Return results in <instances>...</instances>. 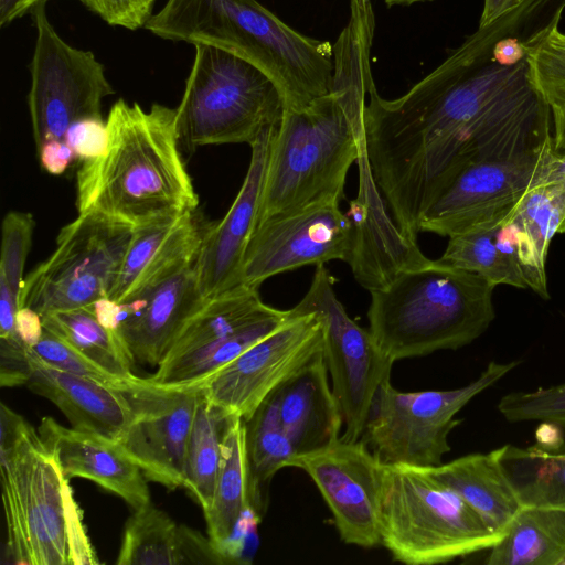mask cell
<instances>
[{"mask_svg": "<svg viewBox=\"0 0 565 565\" xmlns=\"http://www.w3.org/2000/svg\"><path fill=\"white\" fill-rule=\"evenodd\" d=\"M82 3H84L85 0H79Z\"/></svg>", "mask_w": 565, "mask_h": 565, "instance_id": "obj_51", "label": "cell"}, {"mask_svg": "<svg viewBox=\"0 0 565 565\" xmlns=\"http://www.w3.org/2000/svg\"><path fill=\"white\" fill-rule=\"evenodd\" d=\"M203 301L191 266L127 302L102 298L93 309L118 334L135 364L158 366L184 321Z\"/></svg>", "mask_w": 565, "mask_h": 565, "instance_id": "obj_18", "label": "cell"}, {"mask_svg": "<svg viewBox=\"0 0 565 565\" xmlns=\"http://www.w3.org/2000/svg\"><path fill=\"white\" fill-rule=\"evenodd\" d=\"M194 61L175 108L180 142L188 150L224 143L249 146L276 127L286 108L274 81L223 49L194 44Z\"/></svg>", "mask_w": 565, "mask_h": 565, "instance_id": "obj_8", "label": "cell"}, {"mask_svg": "<svg viewBox=\"0 0 565 565\" xmlns=\"http://www.w3.org/2000/svg\"><path fill=\"white\" fill-rule=\"evenodd\" d=\"M26 345L21 340L1 339L0 382L1 386L25 385L28 377Z\"/></svg>", "mask_w": 565, "mask_h": 565, "instance_id": "obj_43", "label": "cell"}, {"mask_svg": "<svg viewBox=\"0 0 565 565\" xmlns=\"http://www.w3.org/2000/svg\"><path fill=\"white\" fill-rule=\"evenodd\" d=\"M290 311L295 315L315 313L320 319L323 355L344 420L340 438L359 440L376 392L391 377L394 362L382 352L370 330L347 313L324 264L316 266L307 292Z\"/></svg>", "mask_w": 565, "mask_h": 565, "instance_id": "obj_12", "label": "cell"}, {"mask_svg": "<svg viewBox=\"0 0 565 565\" xmlns=\"http://www.w3.org/2000/svg\"><path fill=\"white\" fill-rule=\"evenodd\" d=\"M498 409L511 423L539 420L565 429V383L501 397Z\"/></svg>", "mask_w": 565, "mask_h": 565, "instance_id": "obj_37", "label": "cell"}, {"mask_svg": "<svg viewBox=\"0 0 565 565\" xmlns=\"http://www.w3.org/2000/svg\"><path fill=\"white\" fill-rule=\"evenodd\" d=\"M488 565H565V503L522 504Z\"/></svg>", "mask_w": 565, "mask_h": 565, "instance_id": "obj_27", "label": "cell"}, {"mask_svg": "<svg viewBox=\"0 0 565 565\" xmlns=\"http://www.w3.org/2000/svg\"><path fill=\"white\" fill-rule=\"evenodd\" d=\"M564 452H565V450H564Z\"/></svg>", "mask_w": 565, "mask_h": 565, "instance_id": "obj_52", "label": "cell"}, {"mask_svg": "<svg viewBox=\"0 0 565 565\" xmlns=\"http://www.w3.org/2000/svg\"><path fill=\"white\" fill-rule=\"evenodd\" d=\"M132 231L78 214L61 228L53 253L24 278L19 308L29 307L43 317L107 298Z\"/></svg>", "mask_w": 565, "mask_h": 565, "instance_id": "obj_10", "label": "cell"}, {"mask_svg": "<svg viewBox=\"0 0 565 565\" xmlns=\"http://www.w3.org/2000/svg\"><path fill=\"white\" fill-rule=\"evenodd\" d=\"M15 332L26 347H33L43 332L41 316L29 307L19 308L15 313Z\"/></svg>", "mask_w": 565, "mask_h": 565, "instance_id": "obj_46", "label": "cell"}, {"mask_svg": "<svg viewBox=\"0 0 565 565\" xmlns=\"http://www.w3.org/2000/svg\"><path fill=\"white\" fill-rule=\"evenodd\" d=\"M0 409V471L9 562L98 564L68 479L38 430L4 403Z\"/></svg>", "mask_w": 565, "mask_h": 565, "instance_id": "obj_6", "label": "cell"}, {"mask_svg": "<svg viewBox=\"0 0 565 565\" xmlns=\"http://www.w3.org/2000/svg\"><path fill=\"white\" fill-rule=\"evenodd\" d=\"M130 408L117 443L147 480L174 490L183 487L184 457L199 388L174 387L132 375L117 385Z\"/></svg>", "mask_w": 565, "mask_h": 565, "instance_id": "obj_16", "label": "cell"}, {"mask_svg": "<svg viewBox=\"0 0 565 565\" xmlns=\"http://www.w3.org/2000/svg\"><path fill=\"white\" fill-rule=\"evenodd\" d=\"M38 433L66 479L94 481L134 510L150 503L147 478L116 440L65 427L49 416Z\"/></svg>", "mask_w": 565, "mask_h": 565, "instance_id": "obj_20", "label": "cell"}, {"mask_svg": "<svg viewBox=\"0 0 565 565\" xmlns=\"http://www.w3.org/2000/svg\"><path fill=\"white\" fill-rule=\"evenodd\" d=\"M358 225L323 201L267 218L255 226L242 266V285L259 288L268 278L306 265L343 260L352 265Z\"/></svg>", "mask_w": 565, "mask_h": 565, "instance_id": "obj_14", "label": "cell"}, {"mask_svg": "<svg viewBox=\"0 0 565 565\" xmlns=\"http://www.w3.org/2000/svg\"><path fill=\"white\" fill-rule=\"evenodd\" d=\"M534 83L551 108L565 106V33L559 29L532 53Z\"/></svg>", "mask_w": 565, "mask_h": 565, "instance_id": "obj_38", "label": "cell"}, {"mask_svg": "<svg viewBox=\"0 0 565 565\" xmlns=\"http://www.w3.org/2000/svg\"><path fill=\"white\" fill-rule=\"evenodd\" d=\"M545 180L554 193L561 213L558 234H565V153L555 151Z\"/></svg>", "mask_w": 565, "mask_h": 565, "instance_id": "obj_45", "label": "cell"}, {"mask_svg": "<svg viewBox=\"0 0 565 565\" xmlns=\"http://www.w3.org/2000/svg\"><path fill=\"white\" fill-rule=\"evenodd\" d=\"M554 149L565 153V106L551 108Z\"/></svg>", "mask_w": 565, "mask_h": 565, "instance_id": "obj_49", "label": "cell"}, {"mask_svg": "<svg viewBox=\"0 0 565 565\" xmlns=\"http://www.w3.org/2000/svg\"><path fill=\"white\" fill-rule=\"evenodd\" d=\"M322 350L323 330L318 316L290 311L280 327L196 387L212 403L246 422L268 396Z\"/></svg>", "mask_w": 565, "mask_h": 565, "instance_id": "obj_15", "label": "cell"}, {"mask_svg": "<svg viewBox=\"0 0 565 565\" xmlns=\"http://www.w3.org/2000/svg\"><path fill=\"white\" fill-rule=\"evenodd\" d=\"M118 565L225 564L210 539L175 523L151 502L127 520Z\"/></svg>", "mask_w": 565, "mask_h": 565, "instance_id": "obj_24", "label": "cell"}, {"mask_svg": "<svg viewBox=\"0 0 565 565\" xmlns=\"http://www.w3.org/2000/svg\"><path fill=\"white\" fill-rule=\"evenodd\" d=\"M374 28L371 2L351 0L349 22L333 44L330 92L301 109L285 108L275 129L257 224L344 199L349 169L364 154V110L375 85L370 63Z\"/></svg>", "mask_w": 565, "mask_h": 565, "instance_id": "obj_2", "label": "cell"}, {"mask_svg": "<svg viewBox=\"0 0 565 565\" xmlns=\"http://www.w3.org/2000/svg\"><path fill=\"white\" fill-rule=\"evenodd\" d=\"M290 317V310L268 307L263 313L221 339L166 359L148 382L174 387H196Z\"/></svg>", "mask_w": 565, "mask_h": 565, "instance_id": "obj_26", "label": "cell"}, {"mask_svg": "<svg viewBox=\"0 0 565 565\" xmlns=\"http://www.w3.org/2000/svg\"><path fill=\"white\" fill-rule=\"evenodd\" d=\"M281 424L297 454L324 447L341 435L342 411L328 380L323 350L275 391Z\"/></svg>", "mask_w": 565, "mask_h": 565, "instance_id": "obj_23", "label": "cell"}, {"mask_svg": "<svg viewBox=\"0 0 565 565\" xmlns=\"http://www.w3.org/2000/svg\"><path fill=\"white\" fill-rule=\"evenodd\" d=\"M105 149L76 172L78 214L137 230L195 212L199 196L181 153L175 109L118 99Z\"/></svg>", "mask_w": 565, "mask_h": 565, "instance_id": "obj_3", "label": "cell"}, {"mask_svg": "<svg viewBox=\"0 0 565 565\" xmlns=\"http://www.w3.org/2000/svg\"><path fill=\"white\" fill-rule=\"evenodd\" d=\"M65 141L82 161L97 157L107 141L106 121L88 119L74 125L66 134Z\"/></svg>", "mask_w": 565, "mask_h": 565, "instance_id": "obj_42", "label": "cell"}, {"mask_svg": "<svg viewBox=\"0 0 565 565\" xmlns=\"http://www.w3.org/2000/svg\"><path fill=\"white\" fill-rule=\"evenodd\" d=\"M424 468L455 490L502 536L523 504L500 460L498 449L487 454H469Z\"/></svg>", "mask_w": 565, "mask_h": 565, "instance_id": "obj_25", "label": "cell"}, {"mask_svg": "<svg viewBox=\"0 0 565 565\" xmlns=\"http://www.w3.org/2000/svg\"><path fill=\"white\" fill-rule=\"evenodd\" d=\"M203 234L195 212L134 230L107 298L127 302L193 266Z\"/></svg>", "mask_w": 565, "mask_h": 565, "instance_id": "obj_21", "label": "cell"}, {"mask_svg": "<svg viewBox=\"0 0 565 565\" xmlns=\"http://www.w3.org/2000/svg\"><path fill=\"white\" fill-rule=\"evenodd\" d=\"M156 0H85L84 6L111 26L131 31L145 28Z\"/></svg>", "mask_w": 565, "mask_h": 565, "instance_id": "obj_40", "label": "cell"}, {"mask_svg": "<svg viewBox=\"0 0 565 565\" xmlns=\"http://www.w3.org/2000/svg\"><path fill=\"white\" fill-rule=\"evenodd\" d=\"M507 221L476 226L449 236L439 260L478 274L494 286L529 288L512 239L503 227Z\"/></svg>", "mask_w": 565, "mask_h": 565, "instance_id": "obj_30", "label": "cell"}, {"mask_svg": "<svg viewBox=\"0 0 565 565\" xmlns=\"http://www.w3.org/2000/svg\"><path fill=\"white\" fill-rule=\"evenodd\" d=\"M550 114L530 49L481 28L401 97L384 99L371 87L363 158L395 225L416 239L424 212L455 173Z\"/></svg>", "mask_w": 565, "mask_h": 565, "instance_id": "obj_1", "label": "cell"}, {"mask_svg": "<svg viewBox=\"0 0 565 565\" xmlns=\"http://www.w3.org/2000/svg\"><path fill=\"white\" fill-rule=\"evenodd\" d=\"M520 363L491 361L475 381L454 390L401 392L386 379L361 438L382 462L438 466L450 451V431L461 422L455 418L457 413Z\"/></svg>", "mask_w": 565, "mask_h": 565, "instance_id": "obj_9", "label": "cell"}, {"mask_svg": "<svg viewBox=\"0 0 565 565\" xmlns=\"http://www.w3.org/2000/svg\"><path fill=\"white\" fill-rule=\"evenodd\" d=\"M276 127L264 130L250 145L249 166L234 202L221 221L204 231L193 264L204 299L242 285L243 259L257 224Z\"/></svg>", "mask_w": 565, "mask_h": 565, "instance_id": "obj_19", "label": "cell"}, {"mask_svg": "<svg viewBox=\"0 0 565 565\" xmlns=\"http://www.w3.org/2000/svg\"><path fill=\"white\" fill-rule=\"evenodd\" d=\"M262 514L249 504L239 516L228 539L218 548L225 564H249L258 545L257 527Z\"/></svg>", "mask_w": 565, "mask_h": 565, "instance_id": "obj_41", "label": "cell"}, {"mask_svg": "<svg viewBox=\"0 0 565 565\" xmlns=\"http://www.w3.org/2000/svg\"><path fill=\"white\" fill-rule=\"evenodd\" d=\"M425 1H433V0H385V3L387 7H394V6H411L416 2H425Z\"/></svg>", "mask_w": 565, "mask_h": 565, "instance_id": "obj_50", "label": "cell"}, {"mask_svg": "<svg viewBox=\"0 0 565 565\" xmlns=\"http://www.w3.org/2000/svg\"><path fill=\"white\" fill-rule=\"evenodd\" d=\"M379 457L362 440H338L296 454L287 467L306 471L331 510L343 542L361 547L381 544Z\"/></svg>", "mask_w": 565, "mask_h": 565, "instance_id": "obj_17", "label": "cell"}, {"mask_svg": "<svg viewBox=\"0 0 565 565\" xmlns=\"http://www.w3.org/2000/svg\"><path fill=\"white\" fill-rule=\"evenodd\" d=\"M43 327L119 379L134 375L135 362L118 334L97 318L93 305L45 315Z\"/></svg>", "mask_w": 565, "mask_h": 565, "instance_id": "obj_34", "label": "cell"}, {"mask_svg": "<svg viewBox=\"0 0 565 565\" xmlns=\"http://www.w3.org/2000/svg\"><path fill=\"white\" fill-rule=\"evenodd\" d=\"M249 504L246 427L234 416L224 435L212 502L204 512L209 539L217 551Z\"/></svg>", "mask_w": 565, "mask_h": 565, "instance_id": "obj_29", "label": "cell"}, {"mask_svg": "<svg viewBox=\"0 0 565 565\" xmlns=\"http://www.w3.org/2000/svg\"><path fill=\"white\" fill-rule=\"evenodd\" d=\"M250 504L263 513V488L297 454L278 412L275 392L245 422Z\"/></svg>", "mask_w": 565, "mask_h": 565, "instance_id": "obj_33", "label": "cell"}, {"mask_svg": "<svg viewBox=\"0 0 565 565\" xmlns=\"http://www.w3.org/2000/svg\"><path fill=\"white\" fill-rule=\"evenodd\" d=\"M38 151L43 170L50 174H62L75 157L73 149L63 140L45 142Z\"/></svg>", "mask_w": 565, "mask_h": 565, "instance_id": "obj_44", "label": "cell"}, {"mask_svg": "<svg viewBox=\"0 0 565 565\" xmlns=\"http://www.w3.org/2000/svg\"><path fill=\"white\" fill-rule=\"evenodd\" d=\"M145 29L243 57L274 81L286 108L301 109L332 86L333 44L299 33L256 0H167Z\"/></svg>", "mask_w": 565, "mask_h": 565, "instance_id": "obj_4", "label": "cell"}, {"mask_svg": "<svg viewBox=\"0 0 565 565\" xmlns=\"http://www.w3.org/2000/svg\"><path fill=\"white\" fill-rule=\"evenodd\" d=\"M199 388L184 457L183 488L205 512L212 502L224 435L234 415L212 403Z\"/></svg>", "mask_w": 565, "mask_h": 565, "instance_id": "obj_32", "label": "cell"}, {"mask_svg": "<svg viewBox=\"0 0 565 565\" xmlns=\"http://www.w3.org/2000/svg\"><path fill=\"white\" fill-rule=\"evenodd\" d=\"M495 287L478 274L422 255L370 290L369 330L393 362L457 350L494 320Z\"/></svg>", "mask_w": 565, "mask_h": 565, "instance_id": "obj_5", "label": "cell"}, {"mask_svg": "<svg viewBox=\"0 0 565 565\" xmlns=\"http://www.w3.org/2000/svg\"><path fill=\"white\" fill-rule=\"evenodd\" d=\"M43 362L60 371L92 379L108 385L117 386L121 380L111 375L65 340L43 327L39 341L29 347Z\"/></svg>", "mask_w": 565, "mask_h": 565, "instance_id": "obj_39", "label": "cell"}, {"mask_svg": "<svg viewBox=\"0 0 565 565\" xmlns=\"http://www.w3.org/2000/svg\"><path fill=\"white\" fill-rule=\"evenodd\" d=\"M46 1L30 12L36 30L28 94L35 148L63 140L76 124L102 118L103 99L115 94L104 65L90 51L66 43L51 24Z\"/></svg>", "mask_w": 565, "mask_h": 565, "instance_id": "obj_11", "label": "cell"}, {"mask_svg": "<svg viewBox=\"0 0 565 565\" xmlns=\"http://www.w3.org/2000/svg\"><path fill=\"white\" fill-rule=\"evenodd\" d=\"M559 225L558 204L546 180L524 196L504 223L527 287L544 299L550 298L545 269L548 247Z\"/></svg>", "mask_w": 565, "mask_h": 565, "instance_id": "obj_28", "label": "cell"}, {"mask_svg": "<svg viewBox=\"0 0 565 565\" xmlns=\"http://www.w3.org/2000/svg\"><path fill=\"white\" fill-rule=\"evenodd\" d=\"M379 518L381 544L407 565L446 563L502 539L424 467L382 462Z\"/></svg>", "mask_w": 565, "mask_h": 565, "instance_id": "obj_7", "label": "cell"}, {"mask_svg": "<svg viewBox=\"0 0 565 565\" xmlns=\"http://www.w3.org/2000/svg\"><path fill=\"white\" fill-rule=\"evenodd\" d=\"M47 0H0V25L6 26Z\"/></svg>", "mask_w": 565, "mask_h": 565, "instance_id": "obj_47", "label": "cell"}, {"mask_svg": "<svg viewBox=\"0 0 565 565\" xmlns=\"http://www.w3.org/2000/svg\"><path fill=\"white\" fill-rule=\"evenodd\" d=\"M522 0H483L479 25H484L518 7Z\"/></svg>", "mask_w": 565, "mask_h": 565, "instance_id": "obj_48", "label": "cell"}, {"mask_svg": "<svg viewBox=\"0 0 565 565\" xmlns=\"http://www.w3.org/2000/svg\"><path fill=\"white\" fill-rule=\"evenodd\" d=\"M35 221L30 213L11 211L2 221L0 255V291L19 301L24 265L31 247Z\"/></svg>", "mask_w": 565, "mask_h": 565, "instance_id": "obj_36", "label": "cell"}, {"mask_svg": "<svg viewBox=\"0 0 565 565\" xmlns=\"http://www.w3.org/2000/svg\"><path fill=\"white\" fill-rule=\"evenodd\" d=\"M554 153L552 137L537 147L462 167L424 212L419 232L449 237L509 220L524 196L546 179Z\"/></svg>", "mask_w": 565, "mask_h": 565, "instance_id": "obj_13", "label": "cell"}, {"mask_svg": "<svg viewBox=\"0 0 565 565\" xmlns=\"http://www.w3.org/2000/svg\"><path fill=\"white\" fill-rule=\"evenodd\" d=\"M523 504L565 503V452L541 445L497 448Z\"/></svg>", "mask_w": 565, "mask_h": 565, "instance_id": "obj_35", "label": "cell"}, {"mask_svg": "<svg viewBox=\"0 0 565 565\" xmlns=\"http://www.w3.org/2000/svg\"><path fill=\"white\" fill-rule=\"evenodd\" d=\"M26 358L25 386L51 401L72 428L116 441L120 438L129 422L130 408L119 387L52 367L29 347Z\"/></svg>", "mask_w": 565, "mask_h": 565, "instance_id": "obj_22", "label": "cell"}, {"mask_svg": "<svg viewBox=\"0 0 565 565\" xmlns=\"http://www.w3.org/2000/svg\"><path fill=\"white\" fill-rule=\"evenodd\" d=\"M268 307L263 302L258 288L245 285L204 299L184 321L162 361L221 339Z\"/></svg>", "mask_w": 565, "mask_h": 565, "instance_id": "obj_31", "label": "cell"}]
</instances>
